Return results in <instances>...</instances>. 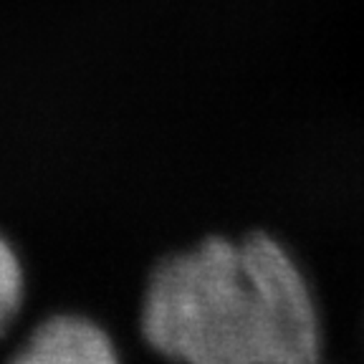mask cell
<instances>
[{
  "label": "cell",
  "mask_w": 364,
  "mask_h": 364,
  "mask_svg": "<svg viewBox=\"0 0 364 364\" xmlns=\"http://www.w3.org/2000/svg\"><path fill=\"white\" fill-rule=\"evenodd\" d=\"M23 301V268L18 256L8 245L6 238H0V336L6 334L13 324L18 309Z\"/></svg>",
  "instance_id": "3"
},
{
  "label": "cell",
  "mask_w": 364,
  "mask_h": 364,
  "mask_svg": "<svg viewBox=\"0 0 364 364\" xmlns=\"http://www.w3.org/2000/svg\"><path fill=\"white\" fill-rule=\"evenodd\" d=\"M142 331L177 364H318L321 354L311 289L266 233L165 258L144 291Z\"/></svg>",
  "instance_id": "1"
},
{
  "label": "cell",
  "mask_w": 364,
  "mask_h": 364,
  "mask_svg": "<svg viewBox=\"0 0 364 364\" xmlns=\"http://www.w3.org/2000/svg\"><path fill=\"white\" fill-rule=\"evenodd\" d=\"M11 364H122L109 334L84 316L46 318L26 339Z\"/></svg>",
  "instance_id": "2"
}]
</instances>
